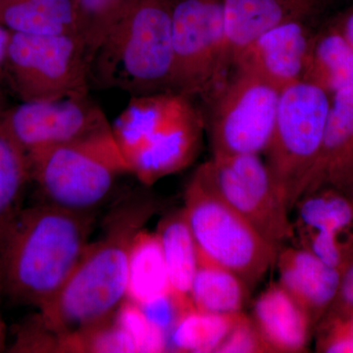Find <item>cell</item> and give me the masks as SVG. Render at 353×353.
<instances>
[{"label":"cell","mask_w":353,"mask_h":353,"mask_svg":"<svg viewBox=\"0 0 353 353\" xmlns=\"http://www.w3.org/2000/svg\"><path fill=\"white\" fill-rule=\"evenodd\" d=\"M155 208L152 199L139 194L118 204L61 290L34 314L52 334L55 352L66 336L108 321L126 301L130 248Z\"/></svg>","instance_id":"obj_1"},{"label":"cell","mask_w":353,"mask_h":353,"mask_svg":"<svg viewBox=\"0 0 353 353\" xmlns=\"http://www.w3.org/2000/svg\"><path fill=\"white\" fill-rule=\"evenodd\" d=\"M94 213L39 202L0 229V296L43 308L57 296L90 241Z\"/></svg>","instance_id":"obj_2"},{"label":"cell","mask_w":353,"mask_h":353,"mask_svg":"<svg viewBox=\"0 0 353 353\" xmlns=\"http://www.w3.org/2000/svg\"><path fill=\"white\" fill-rule=\"evenodd\" d=\"M190 99L173 90L134 95L114 123L131 174L146 187L187 168L199 154L204 122Z\"/></svg>","instance_id":"obj_3"},{"label":"cell","mask_w":353,"mask_h":353,"mask_svg":"<svg viewBox=\"0 0 353 353\" xmlns=\"http://www.w3.org/2000/svg\"><path fill=\"white\" fill-rule=\"evenodd\" d=\"M173 0H132L95 51L90 82L134 95L171 90Z\"/></svg>","instance_id":"obj_4"},{"label":"cell","mask_w":353,"mask_h":353,"mask_svg":"<svg viewBox=\"0 0 353 353\" xmlns=\"http://www.w3.org/2000/svg\"><path fill=\"white\" fill-rule=\"evenodd\" d=\"M29 162L31 182L41 202L79 213H94L110 196L118 178L131 173L111 125L44 150Z\"/></svg>","instance_id":"obj_5"},{"label":"cell","mask_w":353,"mask_h":353,"mask_svg":"<svg viewBox=\"0 0 353 353\" xmlns=\"http://www.w3.org/2000/svg\"><path fill=\"white\" fill-rule=\"evenodd\" d=\"M183 209L199 252L234 272L250 289L276 263L280 248L222 199L201 166L185 188Z\"/></svg>","instance_id":"obj_6"},{"label":"cell","mask_w":353,"mask_h":353,"mask_svg":"<svg viewBox=\"0 0 353 353\" xmlns=\"http://www.w3.org/2000/svg\"><path fill=\"white\" fill-rule=\"evenodd\" d=\"M331 102L332 95L304 80L281 92L265 162L290 213L319 155Z\"/></svg>","instance_id":"obj_7"},{"label":"cell","mask_w":353,"mask_h":353,"mask_svg":"<svg viewBox=\"0 0 353 353\" xmlns=\"http://www.w3.org/2000/svg\"><path fill=\"white\" fill-rule=\"evenodd\" d=\"M4 72L22 101L88 94L90 58L78 34L12 32Z\"/></svg>","instance_id":"obj_8"},{"label":"cell","mask_w":353,"mask_h":353,"mask_svg":"<svg viewBox=\"0 0 353 353\" xmlns=\"http://www.w3.org/2000/svg\"><path fill=\"white\" fill-rule=\"evenodd\" d=\"M171 90L209 99L227 80L224 0H173Z\"/></svg>","instance_id":"obj_9"},{"label":"cell","mask_w":353,"mask_h":353,"mask_svg":"<svg viewBox=\"0 0 353 353\" xmlns=\"http://www.w3.org/2000/svg\"><path fill=\"white\" fill-rule=\"evenodd\" d=\"M281 90L260 77L236 69L209 97L212 157L259 154L270 141Z\"/></svg>","instance_id":"obj_10"},{"label":"cell","mask_w":353,"mask_h":353,"mask_svg":"<svg viewBox=\"0 0 353 353\" xmlns=\"http://www.w3.org/2000/svg\"><path fill=\"white\" fill-rule=\"evenodd\" d=\"M216 192L278 248L292 239L287 202L259 154L212 157L201 165Z\"/></svg>","instance_id":"obj_11"},{"label":"cell","mask_w":353,"mask_h":353,"mask_svg":"<svg viewBox=\"0 0 353 353\" xmlns=\"http://www.w3.org/2000/svg\"><path fill=\"white\" fill-rule=\"evenodd\" d=\"M7 131L28 159L110 126L88 94L57 101H22L4 111Z\"/></svg>","instance_id":"obj_12"},{"label":"cell","mask_w":353,"mask_h":353,"mask_svg":"<svg viewBox=\"0 0 353 353\" xmlns=\"http://www.w3.org/2000/svg\"><path fill=\"white\" fill-rule=\"evenodd\" d=\"M292 212V245L341 273L353 264V201L331 187L304 194Z\"/></svg>","instance_id":"obj_13"},{"label":"cell","mask_w":353,"mask_h":353,"mask_svg":"<svg viewBox=\"0 0 353 353\" xmlns=\"http://www.w3.org/2000/svg\"><path fill=\"white\" fill-rule=\"evenodd\" d=\"M308 21H294L269 30L248 44L234 69L260 77L281 92L303 80L314 36Z\"/></svg>","instance_id":"obj_14"},{"label":"cell","mask_w":353,"mask_h":353,"mask_svg":"<svg viewBox=\"0 0 353 353\" xmlns=\"http://www.w3.org/2000/svg\"><path fill=\"white\" fill-rule=\"evenodd\" d=\"M333 0H224L229 68L248 44L278 26L310 21Z\"/></svg>","instance_id":"obj_15"},{"label":"cell","mask_w":353,"mask_h":353,"mask_svg":"<svg viewBox=\"0 0 353 353\" xmlns=\"http://www.w3.org/2000/svg\"><path fill=\"white\" fill-rule=\"evenodd\" d=\"M324 187L347 194L353 187V87L332 95L321 148L304 194Z\"/></svg>","instance_id":"obj_16"},{"label":"cell","mask_w":353,"mask_h":353,"mask_svg":"<svg viewBox=\"0 0 353 353\" xmlns=\"http://www.w3.org/2000/svg\"><path fill=\"white\" fill-rule=\"evenodd\" d=\"M276 264L279 283L307 313L316 328L336 297L341 274L294 245L279 250Z\"/></svg>","instance_id":"obj_17"},{"label":"cell","mask_w":353,"mask_h":353,"mask_svg":"<svg viewBox=\"0 0 353 353\" xmlns=\"http://www.w3.org/2000/svg\"><path fill=\"white\" fill-rule=\"evenodd\" d=\"M252 318L270 352H306L315 331L307 313L279 282L260 294Z\"/></svg>","instance_id":"obj_18"},{"label":"cell","mask_w":353,"mask_h":353,"mask_svg":"<svg viewBox=\"0 0 353 353\" xmlns=\"http://www.w3.org/2000/svg\"><path fill=\"white\" fill-rule=\"evenodd\" d=\"M157 233L163 252L171 294L181 311L194 308L190 290L199 263V250L183 209L160 221Z\"/></svg>","instance_id":"obj_19"},{"label":"cell","mask_w":353,"mask_h":353,"mask_svg":"<svg viewBox=\"0 0 353 353\" xmlns=\"http://www.w3.org/2000/svg\"><path fill=\"white\" fill-rule=\"evenodd\" d=\"M171 294L161 243L145 228L134 236L128 263L127 299L139 306Z\"/></svg>","instance_id":"obj_20"},{"label":"cell","mask_w":353,"mask_h":353,"mask_svg":"<svg viewBox=\"0 0 353 353\" xmlns=\"http://www.w3.org/2000/svg\"><path fill=\"white\" fill-rule=\"evenodd\" d=\"M0 23L20 34H79L75 0H0Z\"/></svg>","instance_id":"obj_21"},{"label":"cell","mask_w":353,"mask_h":353,"mask_svg":"<svg viewBox=\"0 0 353 353\" xmlns=\"http://www.w3.org/2000/svg\"><path fill=\"white\" fill-rule=\"evenodd\" d=\"M250 290L234 272L199 252V263L190 290L192 305L197 310L217 314L241 312Z\"/></svg>","instance_id":"obj_22"},{"label":"cell","mask_w":353,"mask_h":353,"mask_svg":"<svg viewBox=\"0 0 353 353\" xmlns=\"http://www.w3.org/2000/svg\"><path fill=\"white\" fill-rule=\"evenodd\" d=\"M303 80L330 95L353 87V50L334 26L314 36Z\"/></svg>","instance_id":"obj_23"},{"label":"cell","mask_w":353,"mask_h":353,"mask_svg":"<svg viewBox=\"0 0 353 353\" xmlns=\"http://www.w3.org/2000/svg\"><path fill=\"white\" fill-rule=\"evenodd\" d=\"M241 312L217 314L194 307L183 311L169 333V352H217Z\"/></svg>","instance_id":"obj_24"},{"label":"cell","mask_w":353,"mask_h":353,"mask_svg":"<svg viewBox=\"0 0 353 353\" xmlns=\"http://www.w3.org/2000/svg\"><path fill=\"white\" fill-rule=\"evenodd\" d=\"M4 111L0 106V229L23 208V196L31 182L29 159L7 131Z\"/></svg>","instance_id":"obj_25"},{"label":"cell","mask_w":353,"mask_h":353,"mask_svg":"<svg viewBox=\"0 0 353 353\" xmlns=\"http://www.w3.org/2000/svg\"><path fill=\"white\" fill-rule=\"evenodd\" d=\"M131 1L75 0L77 28L90 54V63L95 51Z\"/></svg>","instance_id":"obj_26"},{"label":"cell","mask_w":353,"mask_h":353,"mask_svg":"<svg viewBox=\"0 0 353 353\" xmlns=\"http://www.w3.org/2000/svg\"><path fill=\"white\" fill-rule=\"evenodd\" d=\"M114 317L131 339L136 352H169L168 334L155 326L138 304L126 299Z\"/></svg>","instance_id":"obj_27"},{"label":"cell","mask_w":353,"mask_h":353,"mask_svg":"<svg viewBox=\"0 0 353 353\" xmlns=\"http://www.w3.org/2000/svg\"><path fill=\"white\" fill-rule=\"evenodd\" d=\"M314 333L316 352L353 353V313L326 311Z\"/></svg>","instance_id":"obj_28"},{"label":"cell","mask_w":353,"mask_h":353,"mask_svg":"<svg viewBox=\"0 0 353 353\" xmlns=\"http://www.w3.org/2000/svg\"><path fill=\"white\" fill-rule=\"evenodd\" d=\"M217 352L269 353L270 350L255 326L252 318L243 311L233 329L218 347Z\"/></svg>","instance_id":"obj_29"},{"label":"cell","mask_w":353,"mask_h":353,"mask_svg":"<svg viewBox=\"0 0 353 353\" xmlns=\"http://www.w3.org/2000/svg\"><path fill=\"white\" fill-rule=\"evenodd\" d=\"M141 307L148 316V319L158 328L163 330L168 336L176 319L182 313L171 294L159 297Z\"/></svg>","instance_id":"obj_30"},{"label":"cell","mask_w":353,"mask_h":353,"mask_svg":"<svg viewBox=\"0 0 353 353\" xmlns=\"http://www.w3.org/2000/svg\"><path fill=\"white\" fill-rule=\"evenodd\" d=\"M327 311L353 313V264L341 276L338 292Z\"/></svg>","instance_id":"obj_31"},{"label":"cell","mask_w":353,"mask_h":353,"mask_svg":"<svg viewBox=\"0 0 353 353\" xmlns=\"http://www.w3.org/2000/svg\"><path fill=\"white\" fill-rule=\"evenodd\" d=\"M334 27L340 31L353 50V10L345 14Z\"/></svg>","instance_id":"obj_32"},{"label":"cell","mask_w":353,"mask_h":353,"mask_svg":"<svg viewBox=\"0 0 353 353\" xmlns=\"http://www.w3.org/2000/svg\"><path fill=\"white\" fill-rule=\"evenodd\" d=\"M11 34L12 32L0 23V72H4L6 68L7 51H8Z\"/></svg>","instance_id":"obj_33"},{"label":"cell","mask_w":353,"mask_h":353,"mask_svg":"<svg viewBox=\"0 0 353 353\" xmlns=\"http://www.w3.org/2000/svg\"><path fill=\"white\" fill-rule=\"evenodd\" d=\"M7 332L6 323L2 318L1 311H0V352L7 350Z\"/></svg>","instance_id":"obj_34"},{"label":"cell","mask_w":353,"mask_h":353,"mask_svg":"<svg viewBox=\"0 0 353 353\" xmlns=\"http://www.w3.org/2000/svg\"><path fill=\"white\" fill-rule=\"evenodd\" d=\"M348 194H350V196H352V201H353V187L352 189L348 192Z\"/></svg>","instance_id":"obj_35"}]
</instances>
